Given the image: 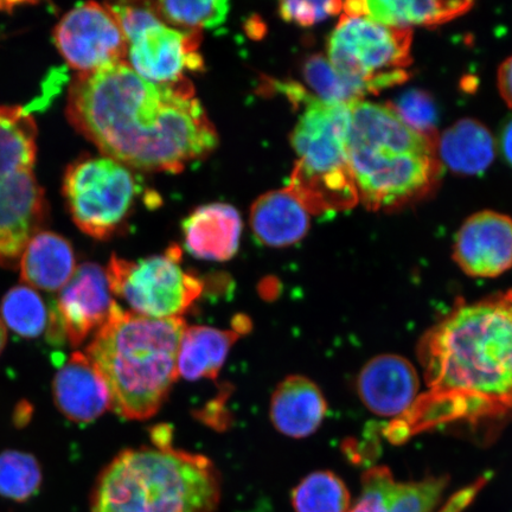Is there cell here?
<instances>
[{"instance_id": "obj_1", "label": "cell", "mask_w": 512, "mask_h": 512, "mask_svg": "<svg viewBox=\"0 0 512 512\" xmlns=\"http://www.w3.org/2000/svg\"><path fill=\"white\" fill-rule=\"evenodd\" d=\"M427 390L383 435L394 445L441 427L492 439L512 420V290L457 303L421 337Z\"/></svg>"}, {"instance_id": "obj_2", "label": "cell", "mask_w": 512, "mask_h": 512, "mask_svg": "<svg viewBox=\"0 0 512 512\" xmlns=\"http://www.w3.org/2000/svg\"><path fill=\"white\" fill-rule=\"evenodd\" d=\"M67 115L102 155L138 170L182 171L219 142L188 79L159 85L125 61L76 76Z\"/></svg>"}, {"instance_id": "obj_3", "label": "cell", "mask_w": 512, "mask_h": 512, "mask_svg": "<svg viewBox=\"0 0 512 512\" xmlns=\"http://www.w3.org/2000/svg\"><path fill=\"white\" fill-rule=\"evenodd\" d=\"M181 318L155 319L113 306L95 332L86 355L98 368L121 418H152L178 379V351L184 331Z\"/></svg>"}, {"instance_id": "obj_4", "label": "cell", "mask_w": 512, "mask_h": 512, "mask_svg": "<svg viewBox=\"0 0 512 512\" xmlns=\"http://www.w3.org/2000/svg\"><path fill=\"white\" fill-rule=\"evenodd\" d=\"M350 114L349 169L364 206L401 208L434 189L441 174L437 143L403 123L389 105L362 100Z\"/></svg>"}, {"instance_id": "obj_5", "label": "cell", "mask_w": 512, "mask_h": 512, "mask_svg": "<svg viewBox=\"0 0 512 512\" xmlns=\"http://www.w3.org/2000/svg\"><path fill=\"white\" fill-rule=\"evenodd\" d=\"M219 471L207 457L176 448H127L96 479L92 512H215Z\"/></svg>"}, {"instance_id": "obj_6", "label": "cell", "mask_w": 512, "mask_h": 512, "mask_svg": "<svg viewBox=\"0 0 512 512\" xmlns=\"http://www.w3.org/2000/svg\"><path fill=\"white\" fill-rule=\"evenodd\" d=\"M304 111L292 134L297 163L290 188L310 214L350 209L360 200L348 160L350 106L329 104L293 83L279 85Z\"/></svg>"}, {"instance_id": "obj_7", "label": "cell", "mask_w": 512, "mask_h": 512, "mask_svg": "<svg viewBox=\"0 0 512 512\" xmlns=\"http://www.w3.org/2000/svg\"><path fill=\"white\" fill-rule=\"evenodd\" d=\"M37 126L19 106H0V262L22 255L46 217L35 175Z\"/></svg>"}, {"instance_id": "obj_8", "label": "cell", "mask_w": 512, "mask_h": 512, "mask_svg": "<svg viewBox=\"0 0 512 512\" xmlns=\"http://www.w3.org/2000/svg\"><path fill=\"white\" fill-rule=\"evenodd\" d=\"M412 40L411 29L343 14L329 38L326 57L338 72L362 83L368 93H377L408 79Z\"/></svg>"}, {"instance_id": "obj_9", "label": "cell", "mask_w": 512, "mask_h": 512, "mask_svg": "<svg viewBox=\"0 0 512 512\" xmlns=\"http://www.w3.org/2000/svg\"><path fill=\"white\" fill-rule=\"evenodd\" d=\"M108 284L136 315L155 318H181L201 297L204 283L184 270L181 248L136 261L113 255L106 268Z\"/></svg>"}, {"instance_id": "obj_10", "label": "cell", "mask_w": 512, "mask_h": 512, "mask_svg": "<svg viewBox=\"0 0 512 512\" xmlns=\"http://www.w3.org/2000/svg\"><path fill=\"white\" fill-rule=\"evenodd\" d=\"M139 190L130 169L105 156L83 158L70 165L63 183L76 226L98 240L111 238L123 227Z\"/></svg>"}, {"instance_id": "obj_11", "label": "cell", "mask_w": 512, "mask_h": 512, "mask_svg": "<svg viewBox=\"0 0 512 512\" xmlns=\"http://www.w3.org/2000/svg\"><path fill=\"white\" fill-rule=\"evenodd\" d=\"M54 41L68 66L79 74L123 62L128 51L124 31L108 4L92 2L70 10L57 24Z\"/></svg>"}, {"instance_id": "obj_12", "label": "cell", "mask_w": 512, "mask_h": 512, "mask_svg": "<svg viewBox=\"0 0 512 512\" xmlns=\"http://www.w3.org/2000/svg\"><path fill=\"white\" fill-rule=\"evenodd\" d=\"M200 31L182 32L164 23L146 29L128 42L127 56L131 68L147 81L168 85L187 79V70L203 68L198 54Z\"/></svg>"}, {"instance_id": "obj_13", "label": "cell", "mask_w": 512, "mask_h": 512, "mask_svg": "<svg viewBox=\"0 0 512 512\" xmlns=\"http://www.w3.org/2000/svg\"><path fill=\"white\" fill-rule=\"evenodd\" d=\"M453 259L465 274L496 278L512 267V219L496 211H479L460 227Z\"/></svg>"}, {"instance_id": "obj_14", "label": "cell", "mask_w": 512, "mask_h": 512, "mask_svg": "<svg viewBox=\"0 0 512 512\" xmlns=\"http://www.w3.org/2000/svg\"><path fill=\"white\" fill-rule=\"evenodd\" d=\"M115 304L104 268L92 262L76 268L55 304L67 342L80 347L106 323Z\"/></svg>"}, {"instance_id": "obj_15", "label": "cell", "mask_w": 512, "mask_h": 512, "mask_svg": "<svg viewBox=\"0 0 512 512\" xmlns=\"http://www.w3.org/2000/svg\"><path fill=\"white\" fill-rule=\"evenodd\" d=\"M357 392L370 412L396 419L418 399L419 375L405 357L379 355L362 368L357 379Z\"/></svg>"}, {"instance_id": "obj_16", "label": "cell", "mask_w": 512, "mask_h": 512, "mask_svg": "<svg viewBox=\"0 0 512 512\" xmlns=\"http://www.w3.org/2000/svg\"><path fill=\"white\" fill-rule=\"evenodd\" d=\"M447 483L446 477L400 483L388 467L373 466L363 473L361 496L348 512H433Z\"/></svg>"}, {"instance_id": "obj_17", "label": "cell", "mask_w": 512, "mask_h": 512, "mask_svg": "<svg viewBox=\"0 0 512 512\" xmlns=\"http://www.w3.org/2000/svg\"><path fill=\"white\" fill-rule=\"evenodd\" d=\"M57 409L74 422L88 424L112 408L110 390L86 354L74 352L53 381Z\"/></svg>"}, {"instance_id": "obj_18", "label": "cell", "mask_w": 512, "mask_h": 512, "mask_svg": "<svg viewBox=\"0 0 512 512\" xmlns=\"http://www.w3.org/2000/svg\"><path fill=\"white\" fill-rule=\"evenodd\" d=\"M182 228L185 247L198 259L227 261L238 253L242 220L229 204L213 203L192 211Z\"/></svg>"}, {"instance_id": "obj_19", "label": "cell", "mask_w": 512, "mask_h": 512, "mask_svg": "<svg viewBox=\"0 0 512 512\" xmlns=\"http://www.w3.org/2000/svg\"><path fill=\"white\" fill-rule=\"evenodd\" d=\"M328 413V402L317 384L302 375H291L278 384L270 415L277 431L303 439L316 433Z\"/></svg>"}, {"instance_id": "obj_20", "label": "cell", "mask_w": 512, "mask_h": 512, "mask_svg": "<svg viewBox=\"0 0 512 512\" xmlns=\"http://www.w3.org/2000/svg\"><path fill=\"white\" fill-rule=\"evenodd\" d=\"M310 226V211L288 187L262 195L251 210L255 238L267 247L292 246L305 238Z\"/></svg>"}, {"instance_id": "obj_21", "label": "cell", "mask_w": 512, "mask_h": 512, "mask_svg": "<svg viewBox=\"0 0 512 512\" xmlns=\"http://www.w3.org/2000/svg\"><path fill=\"white\" fill-rule=\"evenodd\" d=\"M23 283L48 292L61 291L76 271L69 241L51 232H38L25 246L19 261Z\"/></svg>"}, {"instance_id": "obj_22", "label": "cell", "mask_w": 512, "mask_h": 512, "mask_svg": "<svg viewBox=\"0 0 512 512\" xmlns=\"http://www.w3.org/2000/svg\"><path fill=\"white\" fill-rule=\"evenodd\" d=\"M472 2H443V0H380V2H347L344 15L363 16L387 27L411 29L413 25H439L452 21L469 11Z\"/></svg>"}, {"instance_id": "obj_23", "label": "cell", "mask_w": 512, "mask_h": 512, "mask_svg": "<svg viewBox=\"0 0 512 512\" xmlns=\"http://www.w3.org/2000/svg\"><path fill=\"white\" fill-rule=\"evenodd\" d=\"M439 158L459 175L483 174L495 159V140L491 132L475 119H462L438 137Z\"/></svg>"}, {"instance_id": "obj_24", "label": "cell", "mask_w": 512, "mask_h": 512, "mask_svg": "<svg viewBox=\"0 0 512 512\" xmlns=\"http://www.w3.org/2000/svg\"><path fill=\"white\" fill-rule=\"evenodd\" d=\"M240 335L210 326L185 329L178 351V375L184 380H216Z\"/></svg>"}, {"instance_id": "obj_25", "label": "cell", "mask_w": 512, "mask_h": 512, "mask_svg": "<svg viewBox=\"0 0 512 512\" xmlns=\"http://www.w3.org/2000/svg\"><path fill=\"white\" fill-rule=\"evenodd\" d=\"M303 76L306 85L312 89V95L329 104L351 106L368 94L362 83L338 72L328 57L322 54L307 57L303 64Z\"/></svg>"}, {"instance_id": "obj_26", "label": "cell", "mask_w": 512, "mask_h": 512, "mask_svg": "<svg viewBox=\"0 0 512 512\" xmlns=\"http://www.w3.org/2000/svg\"><path fill=\"white\" fill-rule=\"evenodd\" d=\"M296 512H348L350 492L343 480L330 471L306 476L292 492Z\"/></svg>"}, {"instance_id": "obj_27", "label": "cell", "mask_w": 512, "mask_h": 512, "mask_svg": "<svg viewBox=\"0 0 512 512\" xmlns=\"http://www.w3.org/2000/svg\"><path fill=\"white\" fill-rule=\"evenodd\" d=\"M4 324L24 338L41 336L48 326L49 312L34 288L15 286L5 294L0 305Z\"/></svg>"}, {"instance_id": "obj_28", "label": "cell", "mask_w": 512, "mask_h": 512, "mask_svg": "<svg viewBox=\"0 0 512 512\" xmlns=\"http://www.w3.org/2000/svg\"><path fill=\"white\" fill-rule=\"evenodd\" d=\"M42 467L32 454L8 450L0 453V496L24 503L40 492Z\"/></svg>"}, {"instance_id": "obj_29", "label": "cell", "mask_w": 512, "mask_h": 512, "mask_svg": "<svg viewBox=\"0 0 512 512\" xmlns=\"http://www.w3.org/2000/svg\"><path fill=\"white\" fill-rule=\"evenodd\" d=\"M152 5L162 21L197 31L219 27L229 14V3L224 0L158 2Z\"/></svg>"}, {"instance_id": "obj_30", "label": "cell", "mask_w": 512, "mask_h": 512, "mask_svg": "<svg viewBox=\"0 0 512 512\" xmlns=\"http://www.w3.org/2000/svg\"><path fill=\"white\" fill-rule=\"evenodd\" d=\"M412 130L433 142H438L437 106L430 94L421 89H411L403 93L394 105H389Z\"/></svg>"}, {"instance_id": "obj_31", "label": "cell", "mask_w": 512, "mask_h": 512, "mask_svg": "<svg viewBox=\"0 0 512 512\" xmlns=\"http://www.w3.org/2000/svg\"><path fill=\"white\" fill-rule=\"evenodd\" d=\"M123 29L127 42L142 34L143 31L164 23L157 15L152 3L108 4Z\"/></svg>"}, {"instance_id": "obj_32", "label": "cell", "mask_w": 512, "mask_h": 512, "mask_svg": "<svg viewBox=\"0 0 512 512\" xmlns=\"http://www.w3.org/2000/svg\"><path fill=\"white\" fill-rule=\"evenodd\" d=\"M342 2H283L279 4V15L286 22L300 27H312L324 19L343 11Z\"/></svg>"}, {"instance_id": "obj_33", "label": "cell", "mask_w": 512, "mask_h": 512, "mask_svg": "<svg viewBox=\"0 0 512 512\" xmlns=\"http://www.w3.org/2000/svg\"><path fill=\"white\" fill-rule=\"evenodd\" d=\"M490 477L483 476L476 480L475 483L466 486V488L457 492L448 499L447 503L438 512H464L475 501L479 492L488 484Z\"/></svg>"}, {"instance_id": "obj_34", "label": "cell", "mask_w": 512, "mask_h": 512, "mask_svg": "<svg viewBox=\"0 0 512 512\" xmlns=\"http://www.w3.org/2000/svg\"><path fill=\"white\" fill-rule=\"evenodd\" d=\"M498 88L504 101L512 108V56L499 67Z\"/></svg>"}, {"instance_id": "obj_35", "label": "cell", "mask_w": 512, "mask_h": 512, "mask_svg": "<svg viewBox=\"0 0 512 512\" xmlns=\"http://www.w3.org/2000/svg\"><path fill=\"white\" fill-rule=\"evenodd\" d=\"M499 145H501L504 159L512 166V118L503 127Z\"/></svg>"}, {"instance_id": "obj_36", "label": "cell", "mask_w": 512, "mask_h": 512, "mask_svg": "<svg viewBox=\"0 0 512 512\" xmlns=\"http://www.w3.org/2000/svg\"><path fill=\"white\" fill-rule=\"evenodd\" d=\"M152 444L157 447H169L172 441L171 427L169 426H157L153 428L152 433Z\"/></svg>"}, {"instance_id": "obj_37", "label": "cell", "mask_w": 512, "mask_h": 512, "mask_svg": "<svg viewBox=\"0 0 512 512\" xmlns=\"http://www.w3.org/2000/svg\"><path fill=\"white\" fill-rule=\"evenodd\" d=\"M31 415L32 407L30 406V403L27 401L19 403L14 415L16 426L23 427L25 425H28Z\"/></svg>"}, {"instance_id": "obj_38", "label": "cell", "mask_w": 512, "mask_h": 512, "mask_svg": "<svg viewBox=\"0 0 512 512\" xmlns=\"http://www.w3.org/2000/svg\"><path fill=\"white\" fill-rule=\"evenodd\" d=\"M6 342H8V332H6V326L2 317H0V354H2Z\"/></svg>"}]
</instances>
